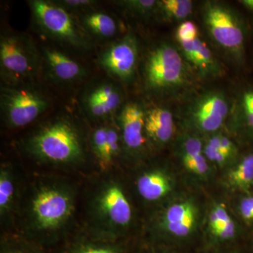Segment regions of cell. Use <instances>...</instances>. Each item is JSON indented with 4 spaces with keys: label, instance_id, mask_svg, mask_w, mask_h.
I'll list each match as a JSON object with an SVG mask.
<instances>
[{
    "label": "cell",
    "instance_id": "cell-1",
    "mask_svg": "<svg viewBox=\"0 0 253 253\" xmlns=\"http://www.w3.org/2000/svg\"><path fill=\"white\" fill-rule=\"evenodd\" d=\"M25 146L33 157L50 164H76L84 158L81 131L65 116L44 123L28 138Z\"/></svg>",
    "mask_w": 253,
    "mask_h": 253
},
{
    "label": "cell",
    "instance_id": "cell-2",
    "mask_svg": "<svg viewBox=\"0 0 253 253\" xmlns=\"http://www.w3.org/2000/svg\"><path fill=\"white\" fill-rule=\"evenodd\" d=\"M180 50L160 42L146 53L142 68L143 86L148 94L161 96L182 90L191 81V71Z\"/></svg>",
    "mask_w": 253,
    "mask_h": 253
},
{
    "label": "cell",
    "instance_id": "cell-20",
    "mask_svg": "<svg viewBox=\"0 0 253 253\" xmlns=\"http://www.w3.org/2000/svg\"><path fill=\"white\" fill-rule=\"evenodd\" d=\"M193 11L190 0H161L158 1L156 15L169 22H184Z\"/></svg>",
    "mask_w": 253,
    "mask_h": 253
},
{
    "label": "cell",
    "instance_id": "cell-27",
    "mask_svg": "<svg viewBox=\"0 0 253 253\" xmlns=\"http://www.w3.org/2000/svg\"><path fill=\"white\" fill-rule=\"evenodd\" d=\"M218 144H219V134L211 136L204 147V154L209 161L219 165H223L229 160V158L219 151L218 149Z\"/></svg>",
    "mask_w": 253,
    "mask_h": 253
},
{
    "label": "cell",
    "instance_id": "cell-18",
    "mask_svg": "<svg viewBox=\"0 0 253 253\" xmlns=\"http://www.w3.org/2000/svg\"><path fill=\"white\" fill-rule=\"evenodd\" d=\"M136 186L139 194L149 201L162 199L172 190L169 178L160 171L145 173L138 179Z\"/></svg>",
    "mask_w": 253,
    "mask_h": 253
},
{
    "label": "cell",
    "instance_id": "cell-16",
    "mask_svg": "<svg viewBox=\"0 0 253 253\" xmlns=\"http://www.w3.org/2000/svg\"><path fill=\"white\" fill-rule=\"evenodd\" d=\"M197 219V211L189 201L177 203L168 208L163 217V226L168 232L184 237L192 232Z\"/></svg>",
    "mask_w": 253,
    "mask_h": 253
},
{
    "label": "cell",
    "instance_id": "cell-21",
    "mask_svg": "<svg viewBox=\"0 0 253 253\" xmlns=\"http://www.w3.org/2000/svg\"><path fill=\"white\" fill-rule=\"evenodd\" d=\"M14 179L9 169L1 167L0 172V214L1 218L9 215L14 205Z\"/></svg>",
    "mask_w": 253,
    "mask_h": 253
},
{
    "label": "cell",
    "instance_id": "cell-3",
    "mask_svg": "<svg viewBox=\"0 0 253 253\" xmlns=\"http://www.w3.org/2000/svg\"><path fill=\"white\" fill-rule=\"evenodd\" d=\"M41 65V54L31 37L14 31L1 35L0 75L3 84L33 83Z\"/></svg>",
    "mask_w": 253,
    "mask_h": 253
},
{
    "label": "cell",
    "instance_id": "cell-31",
    "mask_svg": "<svg viewBox=\"0 0 253 253\" xmlns=\"http://www.w3.org/2000/svg\"><path fill=\"white\" fill-rule=\"evenodd\" d=\"M231 217L228 214L226 208L222 206H215L209 216V224L212 231L226 224L227 221L231 220Z\"/></svg>",
    "mask_w": 253,
    "mask_h": 253
},
{
    "label": "cell",
    "instance_id": "cell-6",
    "mask_svg": "<svg viewBox=\"0 0 253 253\" xmlns=\"http://www.w3.org/2000/svg\"><path fill=\"white\" fill-rule=\"evenodd\" d=\"M203 23L211 41L236 62L244 60L246 28L239 14L229 5L207 1L201 9Z\"/></svg>",
    "mask_w": 253,
    "mask_h": 253
},
{
    "label": "cell",
    "instance_id": "cell-25",
    "mask_svg": "<svg viewBox=\"0 0 253 253\" xmlns=\"http://www.w3.org/2000/svg\"><path fill=\"white\" fill-rule=\"evenodd\" d=\"M0 253H42L36 247L20 239L5 240L1 243Z\"/></svg>",
    "mask_w": 253,
    "mask_h": 253
},
{
    "label": "cell",
    "instance_id": "cell-13",
    "mask_svg": "<svg viewBox=\"0 0 253 253\" xmlns=\"http://www.w3.org/2000/svg\"><path fill=\"white\" fill-rule=\"evenodd\" d=\"M145 114L146 109L143 105L132 101L124 104L117 114L121 140L131 152L140 151L146 143Z\"/></svg>",
    "mask_w": 253,
    "mask_h": 253
},
{
    "label": "cell",
    "instance_id": "cell-14",
    "mask_svg": "<svg viewBox=\"0 0 253 253\" xmlns=\"http://www.w3.org/2000/svg\"><path fill=\"white\" fill-rule=\"evenodd\" d=\"M177 42L184 59L200 77L214 79L222 76L220 63L199 36L189 41Z\"/></svg>",
    "mask_w": 253,
    "mask_h": 253
},
{
    "label": "cell",
    "instance_id": "cell-22",
    "mask_svg": "<svg viewBox=\"0 0 253 253\" xmlns=\"http://www.w3.org/2000/svg\"><path fill=\"white\" fill-rule=\"evenodd\" d=\"M91 149L99 161L101 168L106 169L111 166L112 161L109 157L107 144V126H100L91 133Z\"/></svg>",
    "mask_w": 253,
    "mask_h": 253
},
{
    "label": "cell",
    "instance_id": "cell-19",
    "mask_svg": "<svg viewBox=\"0 0 253 253\" xmlns=\"http://www.w3.org/2000/svg\"><path fill=\"white\" fill-rule=\"evenodd\" d=\"M232 189L247 193L253 190V153L244 156L228 174Z\"/></svg>",
    "mask_w": 253,
    "mask_h": 253
},
{
    "label": "cell",
    "instance_id": "cell-17",
    "mask_svg": "<svg viewBox=\"0 0 253 253\" xmlns=\"http://www.w3.org/2000/svg\"><path fill=\"white\" fill-rule=\"evenodd\" d=\"M78 20L89 38L94 37L101 41L111 40L116 36L119 28L117 20L103 11L90 10L82 14Z\"/></svg>",
    "mask_w": 253,
    "mask_h": 253
},
{
    "label": "cell",
    "instance_id": "cell-15",
    "mask_svg": "<svg viewBox=\"0 0 253 253\" xmlns=\"http://www.w3.org/2000/svg\"><path fill=\"white\" fill-rule=\"evenodd\" d=\"M175 131L172 113L163 106L146 109L145 134L154 144L161 146L172 139Z\"/></svg>",
    "mask_w": 253,
    "mask_h": 253
},
{
    "label": "cell",
    "instance_id": "cell-33",
    "mask_svg": "<svg viewBox=\"0 0 253 253\" xmlns=\"http://www.w3.org/2000/svg\"><path fill=\"white\" fill-rule=\"evenodd\" d=\"M183 163L188 170L199 175H204L208 170L207 158L204 154Z\"/></svg>",
    "mask_w": 253,
    "mask_h": 253
},
{
    "label": "cell",
    "instance_id": "cell-30",
    "mask_svg": "<svg viewBox=\"0 0 253 253\" xmlns=\"http://www.w3.org/2000/svg\"><path fill=\"white\" fill-rule=\"evenodd\" d=\"M246 194L240 201L239 214L245 222L253 225V190Z\"/></svg>",
    "mask_w": 253,
    "mask_h": 253
},
{
    "label": "cell",
    "instance_id": "cell-29",
    "mask_svg": "<svg viewBox=\"0 0 253 253\" xmlns=\"http://www.w3.org/2000/svg\"><path fill=\"white\" fill-rule=\"evenodd\" d=\"M67 253H121L114 246L103 243L79 245Z\"/></svg>",
    "mask_w": 253,
    "mask_h": 253
},
{
    "label": "cell",
    "instance_id": "cell-32",
    "mask_svg": "<svg viewBox=\"0 0 253 253\" xmlns=\"http://www.w3.org/2000/svg\"><path fill=\"white\" fill-rule=\"evenodd\" d=\"M199 36V28L192 21H185L181 23L176 28V41H187Z\"/></svg>",
    "mask_w": 253,
    "mask_h": 253
},
{
    "label": "cell",
    "instance_id": "cell-34",
    "mask_svg": "<svg viewBox=\"0 0 253 253\" xmlns=\"http://www.w3.org/2000/svg\"><path fill=\"white\" fill-rule=\"evenodd\" d=\"M214 236L219 239L228 240L233 239L236 236V227L235 223L231 219L227 221L224 225L212 231Z\"/></svg>",
    "mask_w": 253,
    "mask_h": 253
},
{
    "label": "cell",
    "instance_id": "cell-4",
    "mask_svg": "<svg viewBox=\"0 0 253 253\" xmlns=\"http://www.w3.org/2000/svg\"><path fill=\"white\" fill-rule=\"evenodd\" d=\"M28 4L33 23L42 34L73 49H91V38L72 13L55 1L32 0Z\"/></svg>",
    "mask_w": 253,
    "mask_h": 253
},
{
    "label": "cell",
    "instance_id": "cell-8",
    "mask_svg": "<svg viewBox=\"0 0 253 253\" xmlns=\"http://www.w3.org/2000/svg\"><path fill=\"white\" fill-rule=\"evenodd\" d=\"M139 56L137 40L132 33H127L103 49L97 61L110 77L129 83L135 76Z\"/></svg>",
    "mask_w": 253,
    "mask_h": 253
},
{
    "label": "cell",
    "instance_id": "cell-10",
    "mask_svg": "<svg viewBox=\"0 0 253 253\" xmlns=\"http://www.w3.org/2000/svg\"><path fill=\"white\" fill-rule=\"evenodd\" d=\"M123 105L124 96L121 87L110 80L94 82L82 95V109L94 121L111 119Z\"/></svg>",
    "mask_w": 253,
    "mask_h": 253
},
{
    "label": "cell",
    "instance_id": "cell-12",
    "mask_svg": "<svg viewBox=\"0 0 253 253\" xmlns=\"http://www.w3.org/2000/svg\"><path fill=\"white\" fill-rule=\"evenodd\" d=\"M41 58L46 76L56 84H75L87 75L81 63L56 48L44 46L42 49Z\"/></svg>",
    "mask_w": 253,
    "mask_h": 253
},
{
    "label": "cell",
    "instance_id": "cell-28",
    "mask_svg": "<svg viewBox=\"0 0 253 253\" xmlns=\"http://www.w3.org/2000/svg\"><path fill=\"white\" fill-rule=\"evenodd\" d=\"M55 1L69 12L72 14L81 13V14L94 9L98 2L94 0H60Z\"/></svg>",
    "mask_w": 253,
    "mask_h": 253
},
{
    "label": "cell",
    "instance_id": "cell-35",
    "mask_svg": "<svg viewBox=\"0 0 253 253\" xmlns=\"http://www.w3.org/2000/svg\"><path fill=\"white\" fill-rule=\"evenodd\" d=\"M218 149L228 158L232 157L236 153V146L233 141L227 136L219 134Z\"/></svg>",
    "mask_w": 253,
    "mask_h": 253
},
{
    "label": "cell",
    "instance_id": "cell-9",
    "mask_svg": "<svg viewBox=\"0 0 253 253\" xmlns=\"http://www.w3.org/2000/svg\"><path fill=\"white\" fill-rule=\"evenodd\" d=\"M230 110V102L224 93L208 91L191 103L186 109V117L199 130L212 133L220 129Z\"/></svg>",
    "mask_w": 253,
    "mask_h": 253
},
{
    "label": "cell",
    "instance_id": "cell-26",
    "mask_svg": "<svg viewBox=\"0 0 253 253\" xmlns=\"http://www.w3.org/2000/svg\"><path fill=\"white\" fill-rule=\"evenodd\" d=\"M241 108L245 124L253 135V89H246L243 92Z\"/></svg>",
    "mask_w": 253,
    "mask_h": 253
},
{
    "label": "cell",
    "instance_id": "cell-11",
    "mask_svg": "<svg viewBox=\"0 0 253 253\" xmlns=\"http://www.w3.org/2000/svg\"><path fill=\"white\" fill-rule=\"evenodd\" d=\"M94 209L99 220L109 231L126 227L132 216L130 204L118 184H107L96 196Z\"/></svg>",
    "mask_w": 253,
    "mask_h": 253
},
{
    "label": "cell",
    "instance_id": "cell-36",
    "mask_svg": "<svg viewBox=\"0 0 253 253\" xmlns=\"http://www.w3.org/2000/svg\"><path fill=\"white\" fill-rule=\"evenodd\" d=\"M240 2L241 4L244 5L246 9L253 12V0H242Z\"/></svg>",
    "mask_w": 253,
    "mask_h": 253
},
{
    "label": "cell",
    "instance_id": "cell-7",
    "mask_svg": "<svg viewBox=\"0 0 253 253\" xmlns=\"http://www.w3.org/2000/svg\"><path fill=\"white\" fill-rule=\"evenodd\" d=\"M50 106L47 95L33 83L1 85V117L8 128L17 129L31 124Z\"/></svg>",
    "mask_w": 253,
    "mask_h": 253
},
{
    "label": "cell",
    "instance_id": "cell-24",
    "mask_svg": "<svg viewBox=\"0 0 253 253\" xmlns=\"http://www.w3.org/2000/svg\"><path fill=\"white\" fill-rule=\"evenodd\" d=\"M204 154V146L199 138L187 136L181 145V156L183 163L187 162Z\"/></svg>",
    "mask_w": 253,
    "mask_h": 253
},
{
    "label": "cell",
    "instance_id": "cell-23",
    "mask_svg": "<svg viewBox=\"0 0 253 253\" xmlns=\"http://www.w3.org/2000/svg\"><path fill=\"white\" fill-rule=\"evenodd\" d=\"M128 14L138 18H149L156 15L158 1L156 0H123L114 1Z\"/></svg>",
    "mask_w": 253,
    "mask_h": 253
},
{
    "label": "cell",
    "instance_id": "cell-5",
    "mask_svg": "<svg viewBox=\"0 0 253 253\" xmlns=\"http://www.w3.org/2000/svg\"><path fill=\"white\" fill-rule=\"evenodd\" d=\"M73 211L74 196L71 189L59 184L40 186L30 202V226L41 234H54L67 224Z\"/></svg>",
    "mask_w": 253,
    "mask_h": 253
}]
</instances>
